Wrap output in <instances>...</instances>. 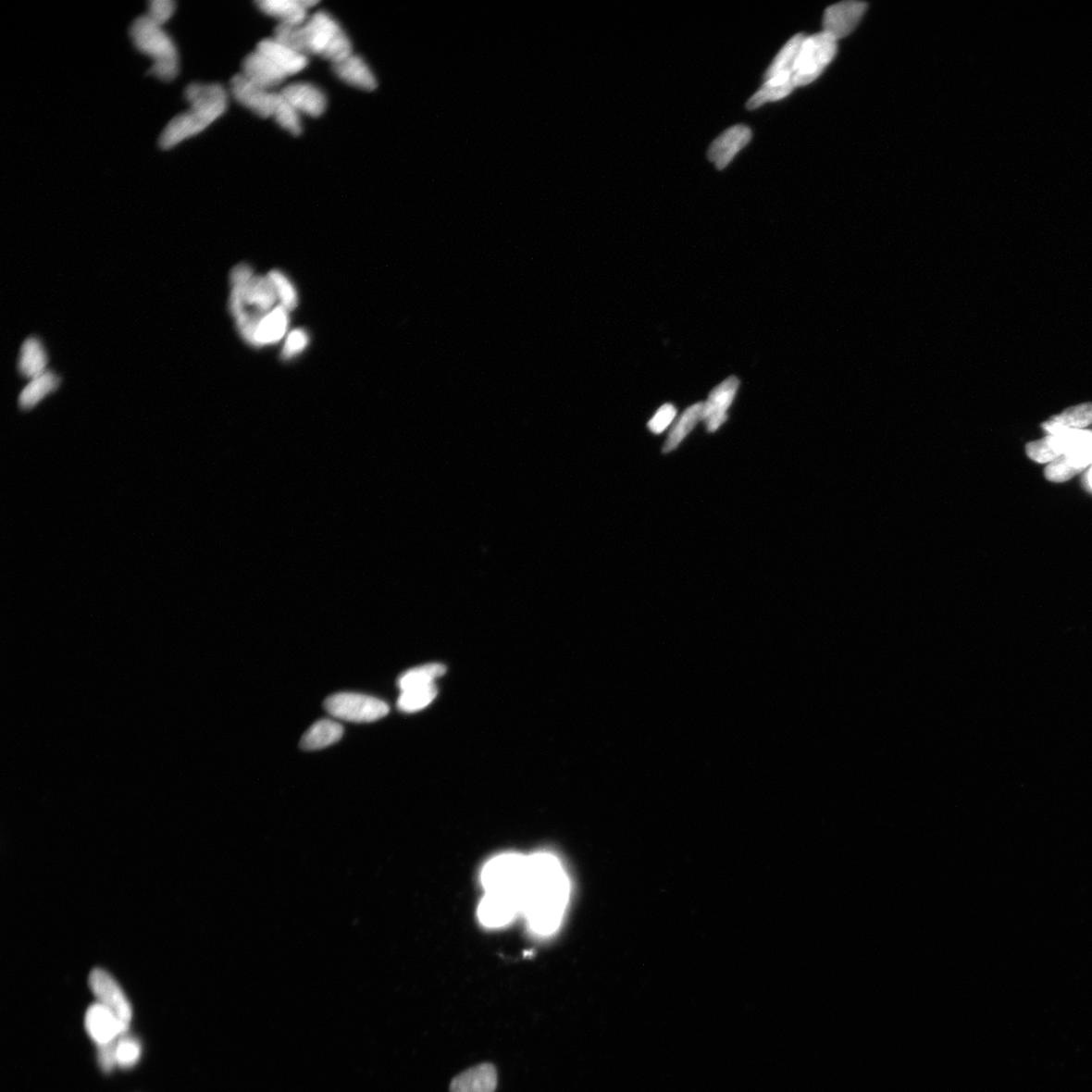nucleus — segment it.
Returning a JSON list of instances; mask_svg holds the SVG:
<instances>
[{
    "instance_id": "obj_1",
    "label": "nucleus",
    "mask_w": 1092,
    "mask_h": 1092,
    "mask_svg": "<svg viewBox=\"0 0 1092 1092\" xmlns=\"http://www.w3.org/2000/svg\"><path fill=\"white\" fill-rule=\"evenodd\" d=\"M570 891L569 878L558 858L547 853L528 856L521 913L533 931L547 935L559 929Z\"/></svg>"
},
{
    "instance_id": "obj_2",
    "label": "nucleus",
    "mask_w": 1092,
    "mask_h": 1092,
    "mask_svg": "<svg viewBox=\"0 0 1092 1092\" xmlns=\"http://www.w3.org/2000/svg\"><path fill=\"white\" fill-rule=\"evenodd\" d=\"M273 38L308 57L318 55L333 64L353 54L346 32L325 12L316 13L303 25L280 24Z\"/></svg>"
},
{
    "instance_id": "obj_3",
    "label": "nucleus",
    "mask_w": 1092,
    "mask_h": 1092,
    "mask_svg": "<svg viewBox=\"0 0 1092 1092\" xmlns=\"http://www.w3.org/2000/svg\"><path fill=\"white\" fill-rule=\"evenodd\" d=\"M184 97L190 108L175 116L159 137L162 149H170L193 136L202 133L228 107V94L218 83H192L185 88Z\"/></svg>"
},
{
    "instance_id": "obj_4",
    "label": "nucleus",
    "mask_w": 1092,
    "mask_h": 1092,
    "mask_svg": "<svg viewBox=\"0 0 1092 1092\" xmlns=\"http://www.w3.org/2000/svg\"><path fill=\"white\" fill-rule=\"evenodd\" d=\"M135 47L153 60L148 73L163 82H171L179 74L180 56L171 37L147 15L137 18L130 29Z\"/></svg>"
},
{
    "instance_id": "obj_5",
    "label": "nucleus",
    "mask_w": 1092,
    "mask_h": 1092,
    "mask_svg": "<svg viewBox=\"0 0 1092 1092\" xmlns=\"http://www.w3.org/2000/svg\"><path fill=\"white\" fill-rule=\"evenodd\" d=\"M528 856L503 854L491 860L482 871L485 892L502 893L521 901L526 880Z\"/></svg>"
},
{
    "instance_id": "obj_6",
    "label": "nucleus",
    "mask_w": 1092,
    "mask_h": 1092,
    "mask_svg": "<svg viewBox=\"0 0 1092 1092\" xmlns=\"http://www.w3.org/2000/svg\"><path fill=\"white\" fill-rule=\"evenodd\" d=\"M836 50V40L827 32L805 38L794 66V84L805 86L818 79L834 60Z\"/></svg>"
},
{
    "instance_id": "obj_7",
    "label": "nucleus",
    "mask_w": 1092,
    "mask_h": 1092,
    "mask_svg": "<svg viewBox=\"0 0 1092 1092\" xmlns=\"http://www.w3.org/2000/svg\"><path fill=\"white\" fill-rule=\"evenodd\" d=\"M324 708L335 719L358 723L377 722L390 711L388 704L381 699L349 692L331 695Z\"/></svg>"
},
{
    "instance_id": "obj_8",
    "label": "nucleus",
    "mask_w": 1092,
    "mask_h": 1092,
    "mask_svg": "<svg viewBox=\"0 0 1092 1092\" xmlns=\"http://www.w3.org/2000/svg\"><path fill=\"white\" fill-rule=\"evenodd\" d=\"M230 88L232 95L240 105L264 119L274 117L282 98L281 93L264 90L242 74L231 80Z\"/></svg>"
},
{
    "instance_id": "obj_9",
    "label": "nucleus",
    "mask_w": 1092,
    "mask_h": 1092,
    "mask_svg": "<svg viewBox=\"0 0 1092 1092\" xmlns=\"http://www.w3.org/2000/svg\"><path fill=\"white\" fill-rule=\"evenodd\" d=\"M90 986L98 1003L112 1010L121 1021L130 1024L133 1010L125 992L107 971L96 968L90 975Z\"/></svg>"
},
{
    "instance_id": "obj_10",
    "label": "nucleus",
    "mask_w": 1092,
    "mask_h": 1092,
    "mask_svg": "<svg viewBox=\"0 0 1092 1092\" xmlns=\"http://www.w3.org/2000/svg\"><path fill=\"white\" fill-rule=\"evenodd\" d=\"M84 1023L88 1035L97 1046L118 1040L130 1028V1024L98 1002L87 1010Z\"/></svg>"
},
{
    "instance_id": "obj_11",
    "label": "nucleus",
    "mask_w": 1092,
    "mask_h": 1092,
    "mask_svg": "<svg viewBox=\"0 0 1092 1092\" xmlns=\"http://www.w3.org/2000/svg\"><path fill=\"white\" fill-rule=\"evenodd\" d=\"M807 38L802 34H797L791 38L784 47H783L777 54L774 61L772 62L770 68L766 71V83L781 88L790 94L796 84L793 82L794 66L802 46L804 39Z\"/></svg>"
},
{
    "instance_id": "obj_12",
    "label": "nucleus",
    "mask_w": 1092,
    "mask_h": 1092,
    "mask_svg": "<svg viewBox=\"0 0 1092 1092\" xmlns=\"http://www.w3.org/2000/svg\"><path fill=\"white\" fill-rule=\"evenodd\" d=\"M518 913H521L520 899L496 892H485L478 910L481 923L494 929L508 924Z\"/></svg>"
},
{
    "instance_id": "obj_13",
    "label": "nucleus",
    "mask_w": 1092,
    "mask_h": 1092,
    "mask_svg": "<svg viewBox=\"0 0 1092 1092\" xmlns=\"http://www.w3.org/2000/svg\"><path fill=\"white\" fill-rule=\"evenodd\" d=\"M867 10L862 2H845L827 7L823 17V31L836 41L846 38L857 28Z\"/></svg>"
},
{
    "instance_id": "obj_14",
    "label": "nucleus",
    "mask_w": 1092,
    "mask_h": 1092,
    "mask_svg": "<svg viewBox=\"0 0 1092 1092\" xmlns=\"http://www.w3.org/2000/svg\"><path fill=\"white\" fill-rule=\"evenodd\" d=\"M740 380L730 377L717 385L709 394V400L704 402L702 420L708 427L709 433H714L726 420V412L734 400Z\"/></svg>"
},
{
    "instance_id": "obj_15",
    "label": "nucleus",
    "mask_w": 1092,
    "mask_h": 1092,
    "mask_svg": "<svg viewBox=\"0 0 1092 1092\" xmlns=\"http://www.w3.org/2000/svg\"><path fill=\"white\" fill-rule=\"evenodd\" d=\"M752 139V132L744 125L732 127L711 144L708 156L720 170L732 162L736 154L745 148Z\"/></svg>"
},
{
    "instance_id": "obj_16",
    "label": "nucleus",
    "mask_w": 1092,
    "mask_h": 1092,
    "mask_svg": "<svg viewBox=\"0 0 1092 1092\" xmlns=\"http://www.w3.org/2000/svg\"><path fill=\"white\" fill-rule=\"evenodd\" d=\"M241 74L252 83L268 91L282 84L288 77L266 55L257 50L249 54L243 61Z\"/></svg>"
},
{
    "instance_id": "obj_17",
    "label": "nucleus",
    "mask_w": 1092,
    "mask_h": 1092,
    "mask_svg": "<svg viewBox=\"0 0 1092 1092\" xmlns=\"http://www.w3.org/2000/svg\"><path fill=\"white\" fill-rule=\"evenodd\" d=\"M281 94L300 114L317 118L325 112L326 95L311 83H293L283 87Z\"/></svg>"
},
{
    "instance_id": "obj_18",
    "label": "nucleus",
    "mask_w": 1092,
    "mask_h": 1092,
    "mask_svg": "<svg viewBox=\"0 0 1092 1092\" xmlns=\"http://www.w3.org/2000/svg\"><path fill=\"white\" fill-rule=\"evenodd\" d=\"M498 1086L497 1069L491 1063L473 1066L452 1079L450 1092H495Z\"/></svg>"
},
{
    "instance_id": "obj_19",
    "label": "nucleus",
    "mask_w": 1092,
    "mask_h": 1092,
    "mask_svg": "<svg viewBox=\"0 0 1092 1092\" xmlns=\"http://www.w3.org/2000/svg\"><path fill=\"white\" fill-rule=\"evenodd\" d=\"M257 50L266 55L286 76L300 73L308 64L307 55L285 46L274 38L262 40Z\"/></svg>"
},
{
    "instance_id": "obj_20",
    "label": "nucleus",
    "mask_w": 1092,
    "mask_h": 1092,
    "mask_svg": "<svg viewBox=\"0 0 1092 1092\" xmlns=\"http://www.w3.org/2000/svg\"><path fill=\"white\" fill-rule=\"evenodd\" d=\"M317 4L314 0H260L257 3L261 12L279 19L284 25L305 24L308 10Z\"/></svg>"
},
{
    "instance_id": "obj_21",
    "label": "nucleus",
    "mask_w": 1092,
    "mask_h": 1092,
    "mask_svg": "<svg viewBox=\"0 0 1092 1092\" xmlns=\"http://www.w3.org/2000/svg\"><path fill=\"white\" fill-rule=\"evenodd\" d=\"M333 70L341 81L362 91H374L378 87L376 76L364 60L352 54L347 58L333 64Z\"/></svg>"
},
{
    "instance_id": "obj_22",
    "label": "nucleus",
    "mask_w": 1092,
    "mask_h": 1092,
    "mask_svg": "<svg viewBox=\"0 0 1092 1092\" xmlns=\"http://www.w3.org/2000/svg\"><path fill=\"white\" fill-rule=\"evenodd\" d=\"M1092 424V403L1070 407L1061 414L1052 416L1042 424L1044 432L1056 435L1070 430H1083Z\"/></svg>"
},
{
    "instance_id": "obj_23",
    "label": "nucleus",
    "mask_w": 1092,
    "mask_h": 1092,
    "mask_svg": "<svg viewBox=\"0 0 1092 1092\" xmlns=\"http://www.w3.org/2000/svg\"><path fill=\"white\" fill-rule=\"evenodd\" d=\"M241 291L243 302L246 306H255L256 310L267 314L278 299L272 281L268 278L253 277L245 283L235 284Z\"/></svg>"
},
{
    "instance_id": "obj_24",
    "label": "nucleus",
    "mask_w": 1092,
    "mask_h": 1092,
    "mask_svg": "<svg viewBox=\"0 0 1092 1092\" xmlns=\"http://www.w3.org/2000/svg\"><path fill=\"white\" fill-rule=\"evenodd\" d=\"M47 364L48 356L42 341L35 336L27 338L20 347L18 362L21 376L30 381L38 378L48 370Z\"/></svg>"
},
{
    "instance_id": "obj_25",
    "label": "nucleus",
    "mask_w": 1092,
    "mask_h": 1092,
    "mask_svg": "<svg viewBox=\"0 0 1092 1092\" xmlns=\"http://www.w3.org/2000/svg\"><path fill=\"white\" fill-rule=\"evenodd\" d=\"M344 735V727L336 722L322 720L314 723L303 735L301 747L317 751L337 743Z\"/></svg>"
},
{
    "instance_id": "obj_26",
    "label": "nucleus",
    "mask_w": 1092,
    "mask_h": 1092,
    "mask_svg": "<svg viewBox=\"0 0 1092 1092\" xmlns=\"http://www.w3.org/2000/svg\"><path fill=\"white\" fill-rule=\"evenodd\" d=\"M60 378L51 370L44 372L42 376L32 379L21 391L19 398L20 409H32L48 395L56 391L60 384Z\"/></svg>"
},
{
    "instance_id": "obj_27",
    "label": "nucleus",
    "mask_w": 1092,
    "mask_h": 1092,
    "mask_svg": "<svg viewBox=\"0 0 1092 1092\" xmlns=\"http://www.w3.org/2000/svg\"><path fill=\"white\" fill-rule=\"evenodd\" d=\"M1047 437L1058 458L1092 452V430H1070V432Z\"/></svg>"
},
{
    "instance_id": "obj_28",
    "label": "nucleus",
    "mask_w": 1092,
    "mask_h": 1092,
    "mask_svg": "<svg viewBox=\"0 0 1092 1092\" xmlns=\"http://www.w3.org/2000/svg\"><path fill=\"white\" fill-rule=\"evenodd\" d=\"M289 318L282 306L274 308L261 320L256 334V345L274 344L280 341L288 328Z\"/></svg>"
},
{
    "instance_id": "obj_29",
    "label": "nucleus",
    "mask_w": 1092,
    "mask_h": 1092,
    "mask_svg": "<svg viewBox=\"0 0 1092 1092\" xmlns=\"http://www.w3.org/2000/svg\"><path fill=\"white\" fill-rule=\"evenodd\" d=\"M704 402H701L691 406L685 412L683 413L680 420L675 425V427L672 428L666 441L663 448L664 454H669V452L675 450L680 446L683 439L692 432L694 427L697 426L700 420H702Z\"/></svg>"
},
{
    "instance_id": "obj_30",
    "label": "nucleus",
    "mask_w": 1092,
    "mask_h": 1092,
    "mask_svg": "<svg viewBox=\"0 0 1092 1092\" xmlns=\"http://www.w3.org/2000/svg\"><path fill=\"white\" fill-rule=\"evenodd\" d=\"M446 668L441 664H430L404 672L398 681L401 691L433 685L434 681L446 674Z\"/></svg>"
},
{
    "instance_id": "obj_31",
    "label": "nucleus",
    "mask_w": 1092,
    "mask_h": 1092,
    "mask_svg": "<svg viewBox=\"0 0 1092 1092\" xmlns=\"http://www.w3.org/2000/svg\"><path fill=\"white\" fill-rule=\"evenodd\" d=\"M437 695L435 684L425 687H418L401 691L398 708L403 712H417L422 710L432 703Z\"/></svg>"
},
{
    "instance_id": "obj_32",
    "label": "nucleus",
    "mask_w": 1092,
    "mask_h": 1092,
    "mask_svg": "<svg viewBox=\"0 0 1092 1092\" xmlns=\"http://www.w3.org/2000/svg\"><path fill=\"white\" fill-rule=\"evenodd\" d=\"M1081 472H1085V471L1072 458L1062 456L1047 465L1044 473L1048 481L1064 483Z\"/></svg>"
},
{
    "instance_id": "obj_33",
    "label": "nucleus",
    "mask_w": 1092,
    "mask_h": 1092,
    "mask_svg": "<svg viewBox=\"0 0 1092 1092\" xmlns=\"http://www.w3.org/2000/svg\"><path fill=\"white\" fill-rule=\"evenodd\" d=\"M116 1053L118 1066L129 1069L134 1067L140 1061L142 1047L137 1039L126 1034L118 1039Z\"/></svg>"
},
{
    "instance_id": "obj_34",
    "label": "nucleus",
    "mask_w": 1092,
    "mask_h": 1092,
    "mask_svg": "<svg viewBox=\"0 0 1092 1092\" xmlns=\"http://www.w3.org/2000/svg\"><path fill=\"white\" fill-rule=\"evenodd\" d=\"M273 118L282 129L289 131L291 134L297 136L302 133L301 114L286 102L283 96Z\"/></svg>"
},
{
    "instance_id": "obj_35",
    "label": "nucleus",
    "mask_w": 1092,
    "mask_h": 1092,
    "mask_svg": "<svg viewBox=\"0 0 1092 1092\" xmlns=\"http://www.w3.org/2000/svg\"><path fill=\"white\" fill-rule=\"evenodd\" d=\"M268 277L272 281L282 307L286 310H294L297 304V296L290 281L278 270L271 271Z\"/></svg>"
},
{
    "instance_id": "obj_36",
    "label": "nucleus",
    "mask_w": 1092,
    "mask_h": 1092,
    "mask_svg": "<svg viewBox=\"0 0 1092 1092\" xmlns=\"http://www.w3.org/2000/svg\"><path fill=\"white\" fill-rule=\"evenodd\" d=\"M1025 450H1027L1028 457L1038 463L1049 465L1050 462L1058 458L1047 436L1028 444Z\"/></svg>"
},
{
    "instance_id": "obj_37",
    "label": "nucleus",
    "mask_w": 1092,
    "mask_h": 1092,
    "mask_svg": "<svg viewBox=\"0 0 1092 1092\" xmlns=\"http://www.w3.org/2000/svg\"><path fill=\"white\" fill-rule=\"evenodd\" d=\"M677 415L674 405L666 404L659 408L656 415L650 419L648 429L655 434H660L671 425Z\"/></svg>"
},
{
    "instance_id": "obj_38",
    "label": "nucleus",
    "mask_w": 1092,
    "mask_h": 1092,
    "mask_svg": "<svg viewBox=\"0 0 1092 1092\" xmlns=\"http://www.w3.org/2000/svg\"><path fill=\"white\" fill-rule=\"evenodd\" d=\"M175 3L172 0H152L148 4V13L146 14L152 20L156 21L160 26L170 19L175 12Z\"/></svg>"
},
{
    "instance_id": "obj_39",
    "label": "nucleus",
    "mask_w": 1092,
    "mask_h": 1092,
    "mask_svg": "<svg viewBox=\"0 0 1092 1092\" xmlns=\"http://www.w3.org/2000/svg\"><path fill=\"white\" fill-rule=\"evenodd\" d=\"M117 1042L98 1046L97 1062L105 1073H112L117 1063Z\"/></svg>"
},
{
    "instance_id": "obj_40",
    "label": "nucleus",
    "mask_w": 1092,
    "mask_h": 1092,
    "mask_svg": "<svg viewBox=\"0 0 1092 1092\" xmlns=\"http://www.w3.org/2000/svg\"><path fill=\"white\" fill-rule=\"evenodd\" d=\"M308 335L302 330H295L286 340L282 357L284 358H291L303 351L308 345Z\"/></svg>"
},
{
    "instance_id": "obj_41",
    "label": "nucleus",
    "mask_w": 1092,
    "mask_h": 1092,
    "mask_svg": "<svg viewBox=\"0 0 1092 1092\" xmlns=\"http://www.w3.org/2000/svg\"><path fill=\"white\" fill-rule=\"evenodd\" d=\"M252 278V269L245 263L239 264V266L232 270L230 274L232 285L245 283Z\"/></svg>"
},
{
    "instance_id": "obj_42",
    "label": "nucleus",
    "mask_w": 1092,
    "mask_h": 1092,
    "mask_svg": "<svg viewBox=\"0 0 1092 1092\" xmlns=\"http://www.w3.org/2000/svg\"><path fill=\"white\" fill-rule=\"evenodd\" d=\"M1081 483H1083L1085 490L1092 495V465L1085 471Z\"/></svg>"
}]
</instances>
